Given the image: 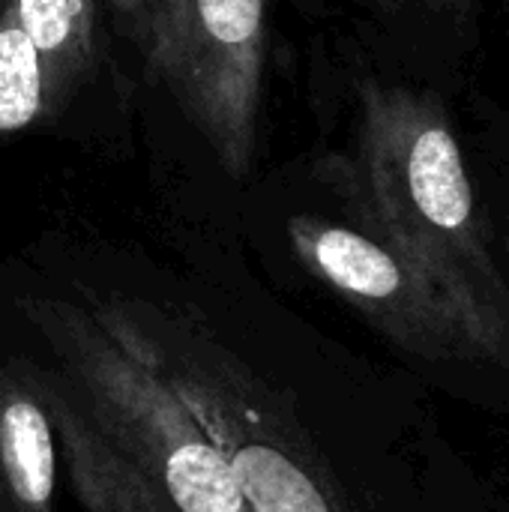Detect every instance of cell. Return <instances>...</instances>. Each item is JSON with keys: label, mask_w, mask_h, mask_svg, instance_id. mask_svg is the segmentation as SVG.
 <instances>
[{"label": "cell", "mask_w": 509, "mask_h": 512, "mask_svg": "<svg viewBox=\"0 0 509 512\" xmlns=\"http://www.w3.org/2000/svg\"><path fill=\"white\" fill-rule=\"evenodd\" d=\"M45 363H18L39 396L84 512H252L240 483L159 369L102 303H21Z\"/></svg>", "instance_id": "6da1fadb"}, {"label": "cell", "mask_w": 509, "mask_h": 512, "mask_svg": "<svg viewBox=\"0 0 509 512\" xmlns=\"http://www.w3.org/2000/svg\"><path fill=\"white\" fill-rule=\"evenodd\" d=\"M318 177L366 234L399 252L456 312L480 360L509 369V288L438 93L366 78L351 153Z\"/></svg>", "instance_id": "7a4b0ae2"}, {"label": "cell", "mask_w": 509, "mask_h": 512, "mask_svg": "<svg viewBox=\"0 0 509 512\" xmlns=\"http://www.w3.org/2000/svg\"><path fill=\"white\" fill-rule=\"evenodd\" d=\"M228 459L252 512H354L294 402L189 318L102 303Z\"/></svg>", "instance_id": "3957f363"}, {"label": "cell", "mask_w": 509, "mask_h": 512, "mask_svg": "<svg viewBox=\"0 0 509 512\" xmlns=\"http://www.w3.org/2000/svg\"><path fill=\"white\" fill-rule=\"evenodd\" d=\"M267 0H165L147 75L201 132L231 180L255 165L267 90Z\"/></svg>", "instance_id": "277c9868"}, {"label": "cell", "mask_w": 509, "mask_h": 512, "mask_svg": "<svg viewBox=\"0 0 509 512\" xmlns=\"http://www.w3.org/2000/svg\"><path fill=\"white\" fill-rule=\"evenodd\" d=\"M288 240L321 285L366 318L390 345L420 360H480L456 312L387 243L357 225L297 213Z\"/></svg>", "instance_id": "5b68a950"}, {"label": "cell", "mask_w": 509, "mask_h": 512, "mask_svg": "<svg viewBox=\"0 0 509 512\" xmlns=\"http://www.w3.org/2000/svg\"><path fill=\"white\" fill-rule=\"evenodd\" d=\"M0 477L12 512H51L57 486L54 429L18 363L6 360H0Z\"/></svg>", "instance_id": "8992f818"}, {"label": "cell", "mask_w": 509, "mask_h": 512, "mask_svg": "<svg viewBox=\"0 0 509 512\" xmlns=\"http://www.w3.org/2000/svg\"><path fill=\"white\" fill-rule=\"evenodd\" d=\"M9 3L48 72L57 108H63L99 60V0Z\"/></svg>", "instance_id": "52a82bcc"}, {"label": "cell", "mask_w": 509, "mask_h": 512, "mask_svg": "<svg viewBox=\"0 0 509 512\" xmlns=\"http://www.w3.org/2000/svg\"><path fill=\"white\" fill-rule=\"evenodd\" d=\"M48 72L33 51L15 9L0 0V138L57 117Z\"/></svg>", "instance_id": "ba28073f"}, {"label": "cell", "mask_w": 509, "mask_h": 512, "mask_svg": "<svg viewBox=\"0 0 509 512\" xmlns=\"http://www.w3.org/2000/svg\"><path fill=\"white\" fill-rule=\"evenodd\" d=\"M102 3L108 6L120 36L147 63L156 48V33H159V18H162L165 0H102Z\"/></svg>", "instance_id": "9c48e42d"}, {"label": "cell", "mask_w": 509, "mask_h": 512, "mask_svg": "<svg viewBox=\"0 0 509 512\" xmlns=\"http://www.w3.org/2000/svg\"><path fill=\"white\" fill-rule=\"evenodd\" d=\"M435 15H447V18H456V21H468L474 15V0H411Z\"/></svg>", "instance_id": "30bf717a"}, {"label": "cell", "mask_w": 509, "mask_h": 512, "mask_svg": "<svg viewBox=\"0 0 509 512\" xmlns=\"http://www.w3.org/2000/svg\"><path fill=\"white\" fill-rule=\"evenodd\" d=\"M357 3H363V6H369V9H375V12H381V15H393V12H399L405 3H411V0H357Z\"/></svg>", "instance_id": "8fae6325"}, {"label": "cell", "mask_w": 509, "mask_h": 512, "mask_svg": "<svg viewBox=\"0 0 509 512\" xmlns=\"http://www.w3.org/2000/svg\"><path fill=\"white\" fill-rule=\"evenodd\" d=\"M0 512H12V507H9V498H6V486H3V477H0Z\"/></svg>", "instance_id": "7c38bea8"}]
</instances>
